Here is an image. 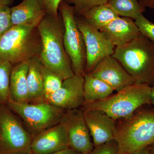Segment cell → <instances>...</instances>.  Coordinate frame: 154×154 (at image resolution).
<instances>
[{
    "mask_svg": "<svg viewBox=\"0 0 154 154\" xmlns=\"http://www.w3.org/2000/svg\"><path fill=\"white\" fill-rule=\"evenodd\" d=\"M46 15L38 0H23L17 5L11 7L13 26H38Z\"/></svg>",
    "mask_w": 154,
    "mask_h": 154,
    "instance_id": "2e32d148",
    "label": "cell"
},
{
    "mask_svg": "<svg viewBox=\"0 0 154 154\" xmlns=\"http://www.w3.org/2000/svg\"><path fill=\"white\" fill-rule=\"evenodd\" d=\"M113 57L137 84L154 85V43L141 35L129 43L115 47Z\"/></svg>",
    "mask_w": 154,
    "mask_h": 154,
    "instance_id": "3957f363",
    "label": "cell"
},
{
    "mask_svg": "<svg viewBox=\"0 0 154 154\" xmlns=\"http://www.w3.org/2000/svg\"><path fill=\"white\" fill-rule=\"evenodd\" d=\"M7 105L33 137L59 123L66 111L47 102H16L10 98Z\"/></svg>",
    "mask_w": 154,
    "mask_h": 154,
    "instance_id": "8992f818",
    "label": "cell"
},
{
    "mask_svg": "<svg viewBox=\"0 0 154 154\" xmlns=\"http://www.w3.org/2000/svg\"><path fill=\"white\" fill-rule=\"evenodd\" d=\"M153 82H154V73L153 75Z\"/></svg>",
    "mask_w": 154,
    "mask_h": 154,
    "instance_id": "d590c367",
    "label": "cell"
},
{
    "mask_svg": "<svg viewBox=\"0 0 154 154\" xmlns=\"http://www.w3.org/2000/svg\"><path fill=\"white\" fill-rule=\"evenodd\" d=\"M73 8L75 16H82L94 7L107 4L109 0H63Z\"/></svg>",
    "mask_w": 154,
    "mask_h": 154,
    "instance_id": "cb8c5ba5",
    "label": "cell"
},
{
    "mask_svg": "<svg viewBox=\"0 0 154 154\" xmlns=\"http://www.w3.org/2000/svg\"><path fill=\"white\" fill-rule=\"evenodd\" d=\"M28 61L13 66L10 83V98L19 102H28L27 86Z\"/></svg>",
    "mask_w": 154,
    "mask_h": 154,
    "instance_id": "ac0fdd59",
    "label": "cell"
},
{
    "mask_svg": "<svg viewBox=\"0 0 154 154\" xmlns=\"http://www.w3.org/2000/svg\"><path fill=\"white\" fill-rule=\"evenodd\" d=\"M141 34L154 43V23L146 18L143 14L134 20Z\"/></svg>",
    "mask_w": 154,
    "mask_h": 154,
    "instance_id": "d4e9b609",
    "label": "cell"
},
{
    "mask_svg": "<svg viewBox=\"0 0 154 154\" xmlns=\"http://www.w3.org/2000/svg\"><path fill=\"white\" fill-rule=\"evenodd\" d=\"M13 66L0 61V104H7L10 99V83Z\"/></svg>",
    "mask_w": 154,
    "mask_h": 154,
    "instance_id": "7402d4cb",
    "label": "cell"
},
{
    "mask_svg": "<svg viewBox=\"0 0 154 154\" xmlns=\"http://www.w3.org/2000/svg\"><path fill=\"white\" fill-rule=\"evenodd\" d=\"M81 16L89 25L99 30L119 17L108 3L94 7Z\"/></svg>",
    "mask_w": 154,
    "mask_h": 154,
    "instance_id": "ffe728a7",
    "label": "cell"
},
{
    "mask_svg": "<svg viewBox=\"0 0 154 154\" xmlns=\"http://www.w3.org/2000/svg\"><path fill=\"white\" fill-rule=\"evenodd\" d=\"M150 99L151 104L154 107V85L151 86V88Z\"/></svg>",
    "mask_w": 154,
    "mask_h": 154,
    "instance_id": "1f68e13d",
    "label": "cell"
},
{
    "mask_svg": "<svg viewBox=\"0 0 154 154\" xmlns=\"http://www.w3.org/2000/svg\"><path fill=\"white\" fill-rule=\"evenodd\" d=\"M84 84V77L74 75L64 80L60 88L44 102L65 110L82 107L85 103Z\"/></svg>",
    "mask_w": 154,
    "mask_h": 154,
    "instance_id": "8fae6325",
    "label": "cell"
},
{
    "mask_svg": "<svg viewBox=\"0 0 154 154\" xmlns=\"http://www.w3.org/2000/svg\"><path fill=\"white\" fill-rule=\"evenodd\" d=\"M138 1L145 8L154 9V0H138Z\"/></svg>",
    "mask_w": 154,
    "mask_h": 154,
    "instance_id": "f546056e",
    "label": "cell"
},
{
    "mask_svg": "<svg viewBox=\"0 0 154 154\" xmlns=\"http://www.w3.org/2000/svg\"><path fill=\"white\" fill-rule=\"evenodd\" d=\"M66 125L69 147L89 154L94 146L82 107L66 111L63 117Z\"/></svg>",
    "mask_w": 154,
    "mask_h": 154,
    "instance_id": "30bf717a",
    "label": "cell"
},
{
    "mask_svg": "<svg viewBox=\"0 0 154 154\" xmlns=\"http://www.w3.org/2000/svg\"><path fill=\"white\" fill-rule=\"evenodd\" d=\"M42 72L44 83L45 99L60 88L64 79L59 75L45 67L42 64Z\"/></svg>",
    "mask_w": 154,
    "mask_h": 154,
    "instance_id": "603a6c76",
    "label": "cell"
},
{
    "mask_svg": "<svg viewBox=\"0 0 154 154\" xmlns=\"http://www.w3.org/2000/svg\"><path fill=\"white\" fill-rule=\"evenodd\" d=\"M25 154H36L34 153H33V152H31V153H30Z\"/></svg>",
    "mask_w": 154,
    "mask_h": 154,
    "instance_id": "e575fe53",
    "label": "cell"
},
{
    "mask_svg": "<svg viewBox=\"0 0 154 154\" xmlns=\"http://www.w3.org/2000/svg\"><path fill=\"white\" fill-rule=\"evenodd\" d=\"M118 153V147L115 140L94 147V150L89 154H116Z\"/></svg>",
    "mask_w": 154,
    "mask_h": 154,
    "instance_id": "83f0119b",
    "label": "cell"
},
{
    "mask_svg": "<svg viewBox=\"0 0 154 154\" xmlns=\"http://www.w3.org/2000/svg\"><path fill=\"white\" fill-rule=\"evenodd\" d=\"M75 18L85 42L86 54L85 72L89 74L103 59L113 55L115 47L100 30L89 25L82 16H75Z\"/></svg>",
    "mask_w": 154,
    "mask_h": 154,
    "instance_id": "9c48e42d",
    "label": "cell"
},
{
    "mask_svg": "<svg viewBox=\"0 0 154 154\" xmlns=\"http://www.w3.org/2000/svg\"><path fill=\"white\" fill-rule=\"evenodd\" d=\"M114 91L110 85L90 74H86L84 76V103L105 99L113 94Z\"/></svg>",
    "mask_w": 154,
    "mask_h": 154,
    "instance_id": "d6986e66",
    "label": "cell"
},
{
    "mask_svg": "<svg viewBox=\"0 0 154 154\" xmlns=\"http://www.w3.org/2000/svg\"><path fill=\"white\" fill-rule=\"evenodd\" d=\"M14 0H0V7L2 6L11 7L14 4Z\"/></svg>",
    "mask_w": 154,
    "mask_h": 154,
    "instance_id": "4dcf8cb0",
    "label": "cell"
},
{
    "mask_svg": "<svg viewBox=\"0 0 154 154\" xmlns=\"http://www.w3.org/2000/svg\"><path fill=\"white\" fill-rule=\"evenodd\" d=\"M37 28L41 42L39 57L42 65L64 79L73 76L70 60L64 45V27L60 13L57 18L46 15Z\"/></svg>",
    "mask_w": 154,
    "mask_h": 154,
    "instance_id": "6da1fadb",
    "label": "cell"
},
{
    "mask_svg": "<svg viewBox=\"0 0 154 154\" xmlns=\"http://www.w3.org/2000/svg\"><path fill=\"white\" fill-rule=\"evenodd\" d=\"M132 154H149L148 147L140 151L136 152Z\"/></svg>",
    "mask_w": 154,
    "mask_h": 154,
    "instance_id": "d6a6232c",
    "label": "cell"
},
{
    "mask_svg": "<svg viewBox=\"0 0 154 154\" xmlns=\"http://www.w3.org/2000/svg\"><path fill=\"white\" fill-rule=\"evenodd\" d=\"M37 26H12L0 38V61L14 66L38 56L41 42Z\"/></svg>",
    "mask_w": 154,
    "mask_h": 154,
    "instance_id": "277c9868",
    "label": "cell"
},
{
    "mask_svg": "<svg viewBox=\"0 0 154 154\" xmlns=\"http://www.w3.org/2000/svg\"><path fill=\"white\" fill-rule=\"evenodd\" d=\"M33 136L7 104H0V154L32 152Z\"/></svg>",
    "mask_w": 154,
    "mask_h": 154,
    "instance_id": "52a82bcc",
    "label": "cell"
},
{
    "mask_svg": "<svg viewBox=\"0 0 154 154\" xmlns=\"http://www.w3.org/2000/svg\"><path fill=\"white\" fill-rule=\"evenodd\" d=\"M100 31L115 47L127 44L141 35L134 20L121 17H116Z\"/></svg>",
    "mask_w": 154,
    "mask_h": 154,
    "instance_id": "9a60e30c",
    "label": "cell"
},
{
    "mask_svg": "<svg viewBox=\"0 0 154 154\" xmlns=\"http://www.w3.org/2000/svg\"><path fill=\"white\" fill-rule=\"evenodd\" d=\"M47 15L54 18L59 15V7L62 0H38Z\"/></svg>",
    "mask_w": 154,
    "mask_h": 154,
    "instance_id": "4316f807",
    "label": "cell"
},
{
    "mask_svg": "<svg viewBox=\"0 0 154 154\" xmlns=\"http://www.w3.org/2000/svg\"><path fill=\"white\" fill-rule=\"evenodd\" d=\"M89 74L105 82L116 92L135 83L132 77L112 56L103 59Z\"/></svg>",
    "mask_w": 154,
    "mask_h": 154,
    "instance_id": "4fadbf2b",
    "label": "cell"
},
{
    "mask_svg": "<svg viewBox=\"0 0 154 154\" xmlns=\"http://www.w3.org/2000/svg\"><path fill=\"white\" fill-rule=\"evenodd\" d=\"M59 12L64 27V45L70 60L73 71L75 75L84 77L86 74L85 46L82 34L77 26L73 8L62 0Z\"/></svg>",
    "mask_w": 154,
    "mask_h": 154,
    "instance_id": "ba28073f",
    "label": "cell"
},
{
    "mask_svg": "<svg viewBox=\"0 0 154 154\" xmlns=\"http://www.w3.org/2000/svg\"><path fill=\"white\" fill-rule=\"evenodd\" d=\"M68 147L66 125L62 118L59 123L33 137L31 151L50 154Z\"/></svg>",
    "mask_w": 154,
    "mask_h": 154,
    "instance_id": "7c38bea8",
    "label": "cell"
},
{
    "mask_svg": "<svg viewBox=\"0 0 154 154\" xmlns=\"http://www.w3.org/2000/svg\"><path fill=\"white\" fill-rule=\"evenodd\" d=\"M144 106L129 116L116 120L114 140L119 154L134 153L154 143V111Z\"/></svg>",
    "mask_w": 154,
    "mask_h": 154,
    "instance_id": "7a4b0ae2",
    "label": "cell"
},
{
    "mask_svg": "<svg viewBox=\"0 0 154 154\" xmlns=\"http://www.w3.org/2000/svg\"><path fill=\"white\" fill-rule=\"evenodd\" d=\"M149 154H154V143L148 146Z\"/></svg>",
    "mask_w": 154,
    "mask_h": 154,
    "instance_id": "836d02e7",
    "label": "cell"
},
{
    "mask_svg": "<svg viewBox=\"0 0 154 154\" xmlns=\"http://www.w3.org/2000/svg\"><path fill=\"white\" fill-rule=\"evenodd\" d=\"M50 154H82L77 151L70 148H67L66 149L61 150L58 151Z\"/></svg>",
    "mask_w": 154,
    "mask_h": 154,
    "instance_id": "f1b7e54d",
    "label": "cell"
},
{
    "mask_svg": "<svg viewBox=\"0 0 154 154\" xmlns=\"http://www.w3.org/2000/svg\"><path fill=\"white\" fill-rule=\"evenodd\" d=\"M108 4L119 17L134 20L146 10L138 0H109Z\"/></svg>",
    "mask_w": 154,
    "mask_h": 154,
    "instance_id": "44dd1931",
    "label": "cell"
},
{
    "mask_svg": "<svg viewBox=\"0 0 154 154\" xmlns=\"http://www.w3.org/2000/svg\"><path fill=\"white\" fill-rule=\"evenodd\" d=\"M151 88L147 84L134 83L105 99L84 103L82 107L102 111L116 121L129 116L141 106L151 105Z\"/></svg>",
    "mask_w": 154,
    "mask_h": 154,
    "instance_id": "5b68a950",
    "label": "cell"
},
{
    "mask_svg": "<svg viewBox=\"0 0 154 154\" xmlns=\"http://www.w3.org/2000/svg\"><path fill=\"white\" fill-rule=\"evenodd\" d=\"M84 111L94 147L114 140L115 120L99 110H84Z\"/></svg>",
    "mask_w": 154,
    "mask_h": 154,
    "instance_id": "5bb4252c",
    "label": "cell"
},
{
    "mask_svg": "<svg viewBox=\"0 0 154 154\" xmlns=\"http://www.w3.org/2000/svg\"><path fill=\"white\" fill-rule=\"evenodd\" d=\"M27 86L28 102L38 103L44 102V83L42 72V63L39 56L28 60Z\"/></svg>",
    "mask_w": 154,
    "mask_h": 154,
    "instance_id": "e0dca14e",
    "label": "cell"
},
{
    "mask_svg": "<svg viewBox=\"0 0 154 154\" xmlns=\"http://www.w3.org/2000/svg\"><path fill=\"white\" fill-rule=\"evenodd\" d=\"M116 154H119L118 153H117Z\"/></svg>",
    "mask_w": 154,
    "mask_h": 154,
    "instance_id": "8d00e7d4",
    "label": "cell"
},
{
    "mask_svg": "<svg viewBox=\"0 0 154 154\" xmlns=\"http://www.w3.org/2000/svg\"><path fill=\"white\" fill-rule=\"evenodd\" d=\"M13 26L11 20V7H0V38Z\"/></svg>",
    "mask_w": 154,
    "mask_h": 154,
    "instance_id": "484cf974",
    "label": "cell"
}]
</instances>
